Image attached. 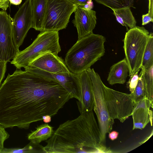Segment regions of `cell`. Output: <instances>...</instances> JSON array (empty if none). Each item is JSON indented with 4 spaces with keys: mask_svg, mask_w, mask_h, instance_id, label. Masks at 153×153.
Instances as JSON below:
<instances>
[{
    "mask_svg": "<svg viewBox=\"0 0 153 153\" xmlns=\"http://www.w3.org/2000/svg\"><path fill=\"white\" fill-rule=\"evenodd\" d=\"M71 98L56 82L17 69L0 86V125L28 129L44 116L57 114Z\"/></svg>",
    "mask_w": 153,
    "mask_h": 153,
    "instance_id": "obj_1",
    "label": "cell"
},
{
    "mask_svg": "<svg viewBox=\"0 0 153 153\" xmlns=\"http://www.w3.org/2000/svg\"><path fill=\"white\" fill-rule=\"evenodd\" d=\"M45 142V153H94L104 146L93 110L61 124Z\"/></svg>",
    "mask_w": 153,
    "mask_h": 153,
    "instance_id": "obj_2",
    "label": "cell"
},
{
    "mask_svg": "<svg viewBox=\"0 0 153 153\" xmlns=\"http://www.w3.org/2000/svg\"><path fill=\"white\" fill-rule=\"evenodd\" d=\"M105 38L92 33L78 39L68 51L65 62L70 71L79 74L90 68L105 53Z\"/></svg>",
    "mask_w": 153,
    "mask_h": 153,
    "instance_id": "obj_3",
    "label": "cell"
},
{
    "mask_svg": "<svg viewBox=\"0 0 153 153\" xmlns=\"http://www.w3.org/2000/svg\"><path fill=\"white\" fill-rule=\"evenodd\" d=\"M61 51L58 31L40 32L33 43L16 54L11 62L17 69L27 66L41 55L48 52L58 55Z\"/></svg>",
    "mask_w": 153,
    "mask_h": 153,
    "instance_id": "obj_4",
    "label": "cell"
},
{
    "mask_svg": "<svg viewBox=\"0 0 153 153\" xmlns=\"http://www.w3.org/2000/svg\"><path fill=\"white\" fill-rule=\"evenodd\" d=\"M150 35L143 27L136 26L126 33L123 48L130 76L141 70L143 54Z\"/></svg>",
    "mask_w": 153,
    "mask_h": 153,
    "instance_id": "obj_5",
    "label": "cell"
},
{
    "mask_svg": "<svg viewBox=\"0 0 153 153\" xmlns=\"http://www.w3.org/2000/svg\"><path fill=\"white\" fill-rule=\"evenodd\" d=\"M77 6L69 0H47L42 31H58L66 28Z\"/></svg>",
    "mask_w": 153,
    "mask_h": 153,
    "instance_id": "obj_6",
    "label": "cell"
},
{
    "mask_svg": "<svg viewBox=\"0 0 153 153\" xmlns=\"http://www.w3.org/2000/svg\"><path fill=\"white\" fill-rule=\"evenodd\" d=\"M86 71L92 82L94 97V110L97 118L102 143L105 141L106 134L111 131L114 121L108 115L104 97V84L100 76L93 69L89 68Z\"/></svg>",
    "mask_w": 153,
    "mask_h": 153,
    "instance_id": "obj_7",
    "label": "cell"
},
{
    "mask_svg": "<svg viewBox=\"0 0 153 153\" xmlns=\"http://www.w3.org/2000/svg\"><path fill=\"white\" fill-rule=\"evenodd\" d=\"M104 95L107 111L112 120L123 123L131 116L134 103L131 94L122 93L110 88L104 84Z\"/></svg>",
    "mask_w": 153,
    "mask_h": 153,
    "instance_id": "obj_8",
    "label": "cell"
},
{
    "mask_svg": "<svg viewBox=\"0 0 153 153\" xmlns=\"http://www.w3.org/2000/svg\"><path fill=\"white\" fill-rule=\"evenodd\" d=\"M31 0H25L12 20V34L14 45L18 50L27 33L32 27Z\"/></svg>",
    "mask_w": 153,
    "mask_h": 153,
    "instance_id": "obj_9",
    "label": "cell"
},
{
    "mask_svg": "<svg viewBox=\"0 0 153 153\" xmlns=\"http://www.w3.org/2000/svg\"><path fill=\"white\" fill-rule=\"evenodd\" d=\"M25 71L54 81L61 85L70 94L72 98L81 100V93L79 75L71 72L53 73L27 66Z\"/></svg>",
    "mask_w": 153,
    "mask_h": 153,
    "instance_id": "obj_10",
    "label": "cell"
},
{
    "mask_svg": "<svg viewBox=\"0 0 153 153\" xmlns=\"http://www.w3.org/2000/svg\"><path fill=\"white\" fill-rule=\"evenodd\" d=\"M19 51L13 41L12 19L6 10H0V61L10 62Z\"/></svg>",
    "mask_w": 153,
    "mask_h": 153,
    "instance_id": "obj_11",
    "label": "cell"
},
{
    "mask_svg": "<svg viewBox=\"0 0 153 153\" xmlns=\"http://www.w3.org/2000/svg\"><path fill=\"white\" fill-rule=\"evenodd\" d=\"M74 12V19L72 22L77 29L78 39L93 33L97 23L96 12L89 8L79 6Z\"/></svg>",
    "mask_w": 153,
    "mask_h": 153,
    "instance_id": "obj_12",
    "label": "cell"
},
{
    "mask_svg": "<svg viewBox=\"0 0 153 153\" xmlns=\"http://www.w3.org/2000/svg\"><path fill=\"white\" fill-rule=\"evenodd\" d=\"M28 66L53 73L70 72L62 58L50 52L41 55Z\"/></svg>",
    "mask_w": 153,
    "mask_h": 153,
    "instance_id": "obj_13",
    "label": "cell"
},
{
    "mask_svg": "<svg viewBox=\"0 0 153 153\" xmlns=\"http://www.w3.org/2000/svg\"><path fill=\"white\" fill-rule=\"evenodd\" d=\"M81 97L80 101H77L80 114L94 109V97L93 88L91 79L86 71L79 75Z\"/></svg>",
    "mask_w": 153,
    "mask_h": 153,
    "instance_id": "obj_14",
    "label": "cell"
},
{
    "mask_svg": "<svg viewBox=\"0 0 153 153\" xmlns=\"http://www.w3.org/2000/svg\"><path fill=\"white\" fill-rule=\"evenodd\" d=\"M153 105L146 98L138 103L134 104L131 116L133 122V130L142 129L150 122L149 111Z\"/></svg>",
    "mask_w": 153,
    "mask_h": 153,
    "instance_id": "obj_15",
    "label": "cell"
},
{
    "mask_svg": "<svg viewBox=\"0 0 153 153\" xmlns=\"http://www.w3.org/2000/svg\"><path fill=\"white\" fill-rule=\"evenodd\" d=\"M129 69L125 58L111 67L107 80L111 85L124 84L126 81Z\"/></svg>",
    "mask_w": 153,
    "mask_h": 153,
    "instance_id": "obj_16",
    "label": "cell"
},
{
    "mask_svg": "<svg viewBox=\"0 0 153 153\" xmlns=\"http://www.w3.org/2000/svg\"><path fill=\"white\" fill-rule=\"evenodd\" d=\"M47 0H31L32 27L40 32L43 30Z\"/></svg>",
    "mask_w": 153,
    "mask_h": 153,
    "instance_id": "obj_17",
    "label": "cell"
},
{
    "mask_svg": "<svg viewBox=\"0 0 153 153\" xmlns=\"http://www.w3.org/2000/svg\"><path fill=\"white\" fill-rule=\"evenodd\" d=\"M117 21L122 25L126 27L128 31L136 26V21L130 7H126L117 9H111Z\"/></svg>",
    "mask_w": 153,
    "mask_h": 153,
    "instance_id": "obj_18",
    "label": "cell"
},
{
    "mask_svg": "<svg viewBox=\"0 0 153 153\" xmlns=\"http://www.w3.org/2000/svg\"><path fill=\"white\" fill-rule=\"evenodd\" d=\"M54 132L53 127L48 123L42 124L36 128V130L28 134L27 138L30 141L39 144L49 138Z\"/></svg>",
    "mask_w": 153,
    "mask_h": 153,
    "instance_id": "obj_19",
    "label": "cell"
},
{
    "mask_svg": "<svg viewBox=\"0 0 153 153\" xmlns=\"http://www.w3.org/2000/svg\"><path fill=\"white\" fill-rule=\"evenodd\" d=\"M141 69L137 86L133 93H131L134 104L137 103L147 98L146 85L144 76V69L141 68Z\"/></svg>",
    "mask_w": 153,
    "mask_h": 153,
    "instance_id": "obj_20",
    "label": "cell"
},
{
    "mask_svg": "<svg viewBox=\"0 0 153 153\" xmlns=\"http://www.w3.org/2000/svg\"><path fill=\"white\" fill-rule=\"evenodd\" d=\"M44 153V146L39 143H37L32 141L24 148H4L1 153Z\"/></svg>",
    "mask_w": 153,
    "mask_h": 153,
    "instance_id": "obj_21",
    "label": "cell"
},
{
    "mask_svg": "<svg viewBox=\"0 0 153 153\" xmlns=\"http://www.w3.org/2000/svg\"><path fill=\"white\" fill-rule=\"evenodd\" d=\"M153 65V34L151 33L143 54L141 68L146 70Z\"/></svg>",
    "mask_w": 153,
    "mask_h": 153,
    "instance_id": "obj_22",
    "label": "cell"
},
{
    "mask_svg": "<svg viewBox=\"0 0 153 153\" xmlns=\"http://www.w3.org/2000/svg\"><path fill=\"white\" fill-rule=\"evenodd\" d=\"M144 76L147 98L153 105V65L148 69H144Z\"/></svg>",
    "mask_w": 153,
    "mask_h": 153,
    "instance_id": "obj_23",
    "label": "cell"
},
{
    "mask_svg": "<svg viewBox=\"0 0 153 153\" xmlns=\"http://www.w3.org/2000/svg\"><path fill=\"white\" fill-rule=\"evenodd\" d=\"M98 3L111 9L132 6L134 0H94Z\"/></svg>",
    "mask_w": 153,
    "mask_h": 153,
    "instance_id": "obj_24",
    "label": "cell"
},
{
    "mask_svg": "<svg viewBox=\"0 0 153 153\" xmlns=\"http://www.w3.org/2000/svg\"><path fill=\"white\" fill-rule=\"evenodd\" d=\"M149 1V12L148 13L142 15V25H146L150 22H153V0Z\"/></svg>",
    "mask_w": 153,
    "mask_h": 153,
    "instance_id": "obj_25",
    "label": "cell"
},
{
    "mask_svg": "<svg viewBox=\"0 0 153 153\" xmlns=\"http://www.w3.org/2000/svg\"><path fill=\"white\" fill-rule=\"evenodd\" d=\"M130 77V79L128 82L127 86L131 93H132L134 92L137 84L139 76L138 73H137L134 74Z\"/></svg>",
    "mask_w": 153,
    "mask_h": 153,
    "instance_id": "obj_26",
    "label": "cell"
},
{
    "mask_svg": "<svg viewBox=\"0 0 153 153\" xmlns=\"http://www.w3.org/2000/svg\"><path fill=\"white\" fill-rule=\"evenodd\" d=\"M5 129L4 127L0 125V153L4 148V142L10 136V135Z\"/></svg>",
    "mask_w": 153,
    "mask_h": 153,
    "instance_id": "obj_27",
    "label": "cell"
},
{
    "mask_svg": "<svg viewBox=\"0 0 153 153\" xmlns=\"http://www.w3.org/2000/svg\"><path fill=\"white\" fill-rule=\"evenodd\" d=\"M7 62L0 61V86L6 71Z\"/></svg>",
    "mask_w": 153,
    "mask_h": 153,
    "instance_id": "obj_28",
    "label": "cell"
},
{
    "mask_svg": "<svg viewBox=\"0 0 153 153\" xmlns=\"http://www.w3.org/2000/svg\"><path fill=\"white\" fill-rule=\"evenodd\" d=\"M77 6H81L87 7V5L92 2V0H69ZM89 8V7H88Z\"/></svg>",
    "mask_w": 153,
    "mask_h": 153,
    "instance_id": "obj_29",
    "label": "cell"
},
{
    "mask_svg": "<svg viewBox=\"0 0 153 153\" xmlns=\"http://www.w3.org/2000/svg\"><path fill=\"white\" fill-rule=\"evenodd\" d=\"M9 0H0V9L6 10L9 6Z\"/></svg>",
    "mask_w": 153,
    "mask_h": 153,
    "instance_id": "obj_30",
    "label": "cell"
},
{
    "mask_svg": "<svg viewBox=\"0 0 153 153\" xmlns=\"http://www.w3.org/2000/svg\"><path fill=\"white\" fill-rule=\"evenodd\" d=\"M119 133L116 131H113L109 133L108 137L110 139L114 140L117 139Z\"/></svg>",
    "mask_w": 153,
    "mask_h": 153,
    "instance_id": "obj_31",
    "label": "cell"
},
{
    "mask_svg": "<svg viewBox=\"0 0 153 153\" xmlns=\"http://www.w3.org/2000/svg\"><path fill=\"white\" fill-rule=\"evenodd\" d=\"M51 117L48 115L45 116L43 117L42 120L45 123H49L51 120Z\"/></svg>",
    "mask_w": 153,
    "mask_h": 153,
    "instance_id": "obj_32",
    "label": "cell"
},
{
    "mask_svg": "<svg viewBox=\"0 0 153 153\" xmlns=\"http://www.w3.org/2000/svg\"><path fill=\"white\" fill-rule=\"evenodd\" d=\"M10 3L15 5H18L22 2V0H9Z\"/></svg>",
    "mask_w": 153,
    "mask_h": 153,
    "instance_id": "obj_33",
    "label": "cell"
},
{
    "mask_svg": "<svg viewBox=\"0 0 153 153\" xmlns=\"http://www.w3.org/2000/svg\"><path fill=\"white\" fill-rule=\"evenodd\" d=\"M149 118L150 122L151 123V126H152V110H149Z\"/></svg>",
    "mask_w": 153,
    "mask_h": 153,
    "instance_id": "obj_34",
    "label": "cell"
}]
</instances>
